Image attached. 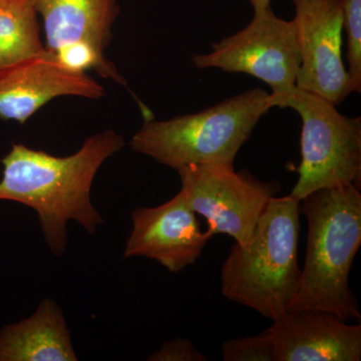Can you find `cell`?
<instances>
[{"label": "cell", "instance_id": "obj_13", "mask_svg": "<svg viewBox=\"0 0 361 361\" xmlns=\"http://www.w3.org/2000/svg\"><path fill=\"white\" fill-rule=\"evenodd\" d=\"M63 310L51 298L0 332V361H77Z\"/></svg>", "mask_w": 361, "mask_h": 361}, {"label": "cell", "instance_id": "obj_4", "mask_svg": "<svg viewBox=\"0 0 361 361\" xmlns=\"http://www.w3.org/2000/svg\"><path fill=\"white\" fill-rule=\"evenodd\" d=\"M272 108L269 92L249 90L199 113L145 120L130 146L176 171L189 165L234 166L240 149Z\"/></svg>", "mask_w": 361, "mask_h": 361}, {"label": "cell", "instance_id": "obj_12", "mask_svg": "<svg viewBox=\"0 0 361 361\" xmlns=\"http://www.w3.org/2000/svg\"><path fill=\"white\" fill-rule=\"evenodd\" d=\"M33 4L44 20L47 51L87 42L104 51L110 44L118 0H33Z\"/></svg>", "mask_w": 361, "mask_h": 361}, {"label": "cell", "instance_id": "obj_18", "mask_svg": "<svg viewBox=\"0 0 361 361\" xmlns=\"http://www.w3.org/2000/svg\"><path fill=\"white\" fill-rule=\"evenodd\" d=\"M154 361H206V356L195 348L191 341L176 338L167 341L148 358Z\"/></svg>", "mask_w": 361, "mask_h": 361}, {"label": "cell", "instance_id": "obj_11", "mask_svg": "<svg viewBox=\"0 0 361 361\" xmlns=\"http://www.w3.org/2000/svg\"><path fill=\"white\" fill-rule=\"evenodd\" d=\"M315 310L286 311L273 320L275 361H360L361 325Z\"/></svg>", "mask_w": 361, "mask_h": 361}, {"label": "cell", "instance_id": "obj_19", "mask_svg": "<svg viewBox=\"0 0 361 361\" xmlns=\"http://www.w3.org/2000/svg\"><path fill=\"white\" fill-rule=\"evenodd\" d=\"M254 11H262L270 7L271 0H250Z\"/></svg>", "mask_w": 361, "mask_h": 361}, {"label": "cell", "instance_id": "obj_2", "mask_svg": "<svg viewBox=\"0 0 361 361\" xmlns=\"http://www.w3.org/2000/svg\"><path fill=\"white\" fill-rule=\"evenodd\" d=\"M307 221V245L298 289L288 311L331 313L360 320L349 274L361 245V194L353 184L312 192L300 201Z\"/></svg>", "mask_w": 361, "mask_h": 361}, {"label": "cell", "instance_id": "obj_10", "mask_svg": "<svg viewBox=\"0 0 361 361\" xmlns=\"http://www.w3.org/2000/svg\"><path fill=\"white\" fill-rule=\"evenodd\" d=\"M75 96L99 99L103 85L66 68L44 51L0 70V118L23 125L51 99Z\"/></svg>", "mask_w": 361, "mask_h": 361}, {"label": "cell", "instance_id": "obj_17", "mask_svg": "<svg viewBox=\"0 0 361 361\" xmlns=\"http://www.w3.org/2000/svg\"><path fill=\"white\" fill-rule=\"evenodd\" d=\"M221 351L225 361H275L274 341L270 327L257 336L225 341Z\"/></svg>", "mask_w": 361, "mask_h": 361}, {"label": "cell", "instance_id": "obj_1", "mask_svg": "<svg viewBox=\"0 0 361 361\" xmlns=\"http://www.w3.org/2000/svg\"><path fill=\"white\" fill-rule=\"evenodd\" d=\"M123 147L122 135L113 130L87 137L77 153L68 157L13 144L1 160L0 200L32 208L47 246L59 257L68 246L71 220L77 221L89 234L104 223L90 201L92 182L104 161Z\"/></svg>", "mask_w": 361, "mask_h": 361}, {"label": "cell", "instance_id": "obj_14", "mask_svg": "<svg viewBox=\"0 0 361 361\" xmlns=\"http://www.w3.org/2000/svg\"><path fill=\"white\" fill-rule=\"evenodd\" d=\"M44 51L33 0H0V70Z\"/></svg>", "mask_w": 361, "mask_h": 361}, {"label": "cell", "instance_id": "obj_3", "mask_svg": "<svg viewBox=\"0 0 361 361\" xmlns=\"http://www.w3.org/2000/svg\"><path fill=\"white\" fill-rule=\"evenodd\" d=\"M299 204L273 197L246 245L235 244L221 270V293L275 320L288 311L298 289Z\"/></svg>", "mask_w": 361, "mask_h": 361}, {"label": "cell", "instance_id": "obj_8", "mask_svg": "<svg viewBox=\"0 0 361 361\" xmlns=\"http://www.w3.org/2000/svg\"><path fill=\"white\" fill-rule=\"evenodd\" d=\"M300 66L296 87L334 104L353 92L342 59V0H292Z\"/></svg>", "mask_w": 361, "mask_h": 361}, {"label": "cell", "instance_id": "obj_7", "mask_svg": "<svg viewBox=\"0 0 361 361\" xmlns=\"http://www.w3.org/2000/svg\"><path fill=\"white\" fill-rule=\"evenodd\" d=\"M192 61L198 68L257 78L269 85L273 97L296 87L301 63L293 21L277 18L271 6L254 11L245 28L212 44V51L194 54Z\"/></svg>", "mask_w": 361, "mask_h": 361}, {"label": "cell", "instance_id": "obj_15", "mask_svg": "<svg viewBox=\"0 0 361 361\" xmlns=\"http://www.w3.org/2000/svg\"><path fill=\"white\" fill-rule=\"evenodd\" d=\"M52 54L68 70L82 73L94 70L102 77L111 78L118 84L126 85V80L116 71V66L106 59L104 51L90 42H71L59 47Z\"/></svg>", "mask_w": 361, "mask_h": 361}, {"label": "cell", "instance_id": "obj_16", "mask_svg": "<svg viewBox=\"0 0 361 361\" xmlns=\"http://www.w3.org/2000/svg\"><path fill=\"white\" fill-rule=\"evenodd\" d=\"M343 28L348 35V73L353 92L361 90V0H342Z\"/></svg>", "mask_w": 361, "mask_h": 361}, {"label": "cell", "instance_id": "obj_5", "mask_svg": "<svg viewBox=\"0 0 361 361\" xmlns=\"http://www.w3.org/2000/svg\"><path fill=\"white\" fill-rule=\"evenodd\" d=\"M273 108H290L302 121L298 180L291 197L300 202L317 190L353 184L360 189L361 118H349L336 104L295 87L283 96H271Z\"/></svg>", "mask_w": 361, "mask_h": 361}, {"label": "cell", "instance_id": "obj_9", "mask_svg": "<svg viewBox=\"0 0 361 361\" xmlns=\"http://www.w3.org/2000/svg\"><path fill=\"white\" fill-rule=\"evenodd\" d=\"M133 229L123 258L147 257L172 273L194 264L212 238L202 232L196 213L180 191L155 208L135 209L130 213Z\"/></svg>", "mask_w": 361, "mask_h": 361}, {"label": "cell", "instance_id": "obj_6", "mask_svg": "<svg viewBox=\"0 0 361 361\" xmlns=\"http://www.w3.org/2000/svg\"><path fill=\"white\" fill-rule=\"evenodd\" d=\"M180 191L194 212L208 223L211 237L229 235L239 245L251 239L265 209L280 191L277 180L264 182L234 166L189 165L179 169Z\"/></svg>", "mask_w": 361, "mask_h": 361}]
</instances>
